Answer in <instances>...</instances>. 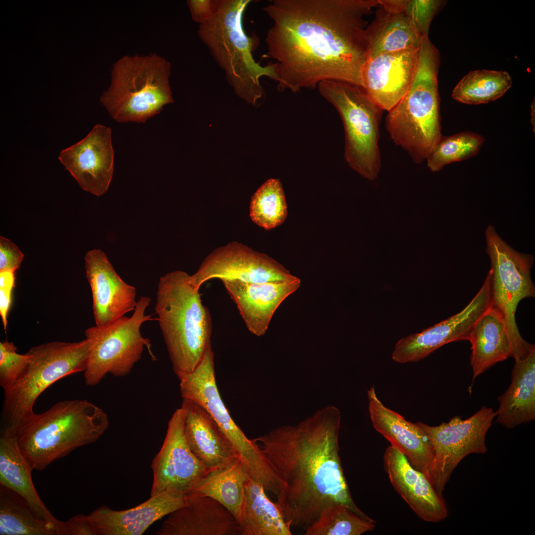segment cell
I'll list each match as a JSON object with an SVG mask.
<instances>
[{
	"instance_id": "6da1fadb",
	"label": "cell",
	"mask_w": 535,
	"mask_h": 535,
	"mask_svg": "<svg viewBox=\"0 0 535 535\" xmlns=\"http://www.w3.org/2000/svg\"><path fill=\"white\" fill-rule=\"evenodd\" d=\"M377 6V0H273L265 6L273 22L266 42L277 90L296 93L326 80L363 87L366 17Z\"/></svg>"
},
{
	"instance_id": "7a4b0ae2",
	"label": "cell",
	"mask_w": 535,
	"mask_h": 535,
	"mask_svg": "<svg viewBox=\"0 0 535 535\" xmlns=\"http://www.w3.org/2000/svg\"><path fill=\"white\" fill-rule=\"evenodd\" d=\"M341 415L319 410L296 426H283L252 440L280 482L276 496L285 522L305 530L326 506L342 504L374 520L355 503L339 454Z\"/></svg>"
},
{
	"instance_id": "3957f363",
	"label": "cell",
	"mask_w": 535,
	"mask_h": 535,
	"mask_svg": "<svg viewBox=\"0 0 535 535\" xmlns=\"http://www.w3.org/2000/svg\"><path fill=\"white\" fill-rule=\"evenodd\" d=\"M107 413L87 400L58 402L44 413L24 419L16 436L33 469H45L74 449L96 442L109 426Z\"/></svg>"
},
{
	"instance_id": "277c9868",
	"label": "cell",
	"mask_w": 535,
	"mask_h": 535,
	"mask_svg": "<svg viewBox=\"0 0 535 535\" xmlns=\"http://www.w3.org/2000/svg\"><path fill=\"white\" fill-rule=\"evenodd\" d=\"M190 276L179 270L167 273L156 292L157 321L179 379L195 370L211 345L210 314Z\"/></svg>"
},
{
	"instance_id": "5b68a950",
	"label": "cell",
	"mask_w": 535,
	"mask_h": 535,
	"mask_svg": "<svg viewBox=\"0 0 535 535\" xmlns=\"http://www.w3.org/2000/svg\"><path fill=\"white\" fill-rule=\"evenodd\" d=\"M438 50L428 36L424 37L411 84L385 119L394 143L402 148L416 163L426 160L441 137L437 75Z\"/></svg>"
},
{
	"instance_id": "8992f818",
	"label": "cell",
	"mask_w": 535,
	"mask_h": 535,
	"mask_svg": "<svg viewBox=\"0 0 535 535\" xmlns=\"http://www.w3.org/2000/svg\"><path fill=\"white\" fill-rule=\"evenodd\" d=\"M251 1L221 0L216 14L199 25L198 34L235 94L255 105L264 94L260 78L266 76L276 81L277 76L274 63L262 66L254 58L259 41L255 34L246 33L243 24L244 13Z\"/></svg>"
},
{
	"instance_id": "52a82bcc",
	"label": "cell",
	"mask_w": 535,
	"mask_h": 535,
	"mask_svg": "<svg viewBox=\"0 0 535 535\" xmlns=\"http://www.w3.org/2000/svg\"><path fill=\"white\" fill-rule=\"evenodd\" d=\"M171 64L156 54L122 56L113 65L109 88L100 101L118 122L145 123L173 103Z\"/></svg>"
},
{
	"instance_id": "ba28073f",
	"label": "cell",
	"mask_w": 535,
	"mask_h": 535,
	"mask_svg": "<svg viewBox=\"0 0 535 535\" xmlns=\"http://www.w3.org/2000/svg\"><path fill=\"white\" fill-rule=\"evenodd\" d=\"M317 87L342 120L346 161L363 177L375 179L381 165L378 140L383 110L361 86L343 81L326 80L321 82Z\"/></svg>"
},
{
	"instance_id": "9c48e42d",
	"label": "cell",
	"mask_w": 535,
	"mask_h": 535,
	"mask_svg": "<svg viewBox=\"0 0 535 535\" xmlns=\"http://www.w3.org/2000/svg\"><path fill=\"white\" fill-rule=\"evenodd\" d=\"M90 352V343L52 341L31 348L28 365L17 381L4 391L2 430L16 432L19 423L34 413L33 406L40 394L57 380L84 372Z\"/></svg>"
},
{
	"instance_id": "30bf717a",
	"label": "cell",
	"mask_w": 535,
	"mask_h": 535,
	"mask_svg": "<svg viewBox=\"0 0 535 535\" xmlns=\"http://www.w3.org/2000/svg\"><path fill=\"white\" fill-rule=\"evenodd\" d=\"M486 252L490 261L489 270L492 306L502 314L510 340L515 362L525 359L535 349L520 334L515 314L519 303L534 298L535 286L531 271L534 262L531 254L519 252L498 235L493 225L485 230Z\"/></svg>"
},
{
	"instance_id": "8fae6325",
	"label": "cell",
	"mask_w": 535,
	"mask_h": 535,
	"mask_svg": "<svg viewBox=\"0 0 535 535\" xmlns=\"http://www.w3.org/2000/svg\"><path fill=\"white\" fill-rule=\"evenodd\" d=\"M150 302V297L141 296L131 317L124 316L109 325H95L85 330L86 338L90 343L84 372L86 385H96L108 374L117 377L127 375L141 359L144 347L152 359H156L150 339L144 337L140 331L145 321L157 320L145 314Z\"/></svg>"
},
{
	"instance_id": "7c38bea8",
	"label": "cell",
	"mask_w": 535,
	"mask_h": 535,
	"mask_svg": "<svg viewBox=\"0 0 535 535\" xmlns=\"http://www.w3.org/2000/svg\"><path fill=\"white\" fill-rule=\"evenodd\" d=\"M495 417L491 408L483 406L464 420L456 416L435 426L417 422L433 449L430 482L439 494L442 495L453 472L466 456L487 452L485 437Z\"/></svg>"
},
{
	"instance_id": "4fadbf2b",
	"label": "cell",
	"mask_w": 535,
	"mask_h": 535,
	"mask_svg": "<svg viewBox=\"0 0 535 535\" xmlns=\"http://www.w3.org/2000/svg\"><path fill=\"white\" fill-rule=\"evenodd\" d=\"M182 407L172 414L162 446L151 465L153 481L150 496L170 492L186 495L211 470L194 455L184 431Z\"/></svg>"
},
{
	"instance_id": "5bb4252c",
	"label": "cell",
	"mask_w": 535,
	"mask_h": 535,
	"mask_svg": "<svg viewBox=\"0 0 535 535\" xmlns=\"http://www.w3.org/2000/svg\"><path fill=\"white\" fill-rule=\"evenodd\" d=\"M214 278L263 283L298 278L268 255L233 241L211 252L190 276V282L199 289L204 282Z\"/></svg>"
},
{
	"instance_id": "9a60e30c",
	"label": "cell",
	"mask_w": 535,
	"mask_h": 535,
	"mask_svg": "<svg viewBox=\"0 0 535 535\" xmlns=\"http://www.w3.org/2000/svg\"><path fill=\"white\" fill-rule=\"evenodd\" d=\"M489 273L479 292L459 313L420 333L399 340L392 359L399 363L416 362L448 343L468 341L476 322L492 306Z\"/></svg>"
},
{
	"instance_id": "2e32d148",
	"label": "cell",
	"mask_w": 535,
	"mask_h": 535,
	"mask_svg": "<svg viewBox=\"0 0 535 535\" xmlns=\"http://www.w3.org/2000/svg\"><path fill=\"white\" fill-rule=\"evenodd\" d=\"M58 159L83 190L97 196L103 195L114 170L111 129L96 125L82 140L62 150Z\"/></svg>"
},
{
	"instance_id": "e0dca14e",
	"label": "cell",
	"mask_w": 535,
	"mask_h": 535,
	"mask_svg": "<svg viewBox=\"0 0 535 535\" xmlns=\"http://www.w3.org/2000/svg\"><path fill=\"white\" fill-rule=\"evenodd\" d=\"M179 379L182 398L194 402L209 414L238 455L242 458L249 456L255 449V443L234 422L220 395L216 383L214 354L211 345L195 370Z\"/></svg>"
},
{
	"instance_id": "ac0fdd59",
	"label": "cell",
	"mask_w": 535,
	"mask_h": 535,
	"mask_svg": "<svg viewBox=\"0 0 535 535\" xmlns=\"http://www.w3.org/2000/svg\"><path fill=\"white\" fill-rule=\"evenodd\" d=\"M84 259L96 325H109L134 310L136 288L120 278L105 253L93 249L86 253Z\"/></svg>"
},
{
	"instance_id": "d6986e66",
	"label": "cell",
	"mask_w": 535,
	"mask_h": 535,
	"mask_svg": "<svg viewBox=\"0 0 535 535\" xmlns=\"http://www.w3.org/2000/svg\"><path fill=\"white\" fill-rule=\"evenodd\" d=\"M419 48L367 58L362 73L363 87L383 110L392 109L409 88L417 66Z\"/></svg>"
},
{
	"instance_id": "ffe728a7",
	"label": "cell",
	"mask_w": 535,
	"mask_h": 535,
	"mask_svg": "<svg viewBox=\"0 0 535 535\" xmlns=\"http://www.w3.org/2000/svg\"><path fill=\"white\" fill-rule=\"evenodd\" d=\"M383 464L393 487L420 518L432 523L446 518L448 511L442 496L397 447L390 445L386 448Z\"/></svg>"
},
{
	"instance_id": "44dd1931",
	"label": "cell",
	"mask_w": 535,
	"mask_h": 535,
	"mask_svg": "<svg viewBox=\"0 0 535 535\" xmlns=\"http://www.w3.org/2000/svg\"><path fill=\"white\" fill-rule=\"evenodd\" d=\"M369 411L375 429L397 447L430 482L434 451L427 435L417 423L407 421L384 405L374 386L368 390Z\"/></svg>"
},
{
	"instance_id": "7402d4cb",
	"label": "cell",
	"mask_w": 535,
	"mask_h": 535,
	"mask_svg": "<svg viewBox=\"0 0 535 535\" xmlns=\"http://www.w3.org/2000/svg\"><path fill=\"white\" fill-rule=\"evenodd\" d=\"M236 304L245 325L252 334H265L275 312L301 285V280L251 283L236 279H222Z\"/></svg>"
},
{
	"instance_id": "603a6c76",
	"label": "cell",
	"mask_w": 535,
	"mask_h": 535,
	"mask_svg": "<svg viewBox=\"0 0 535 535\" xmlns=\"http://www.w3.org/2000/svg\"><path fill=\"white\" fill-rule=\"evenodd\" d=\"M157 535H240L232 514L214 499L195 492L186 494V503L169 514Z\"/></svg>"
},
{
	"instance_id": "cb8c5ba5",
	"label": "cell",
	"mask_w": 535,
	"mask_h": 535,
	"mask_svg": "<svg viewBox=\"0 0 535 535\" xmlns=\"http://www.w3.org/2000/svg\"><path fill=\"white\" fill-rule=\"evenodd\" d=\"M186 503V495L166 492L121 511L103 506L88 515L97 535H141L154 523Z\"/></svg>"
},
{
	"instance_id": "d4e9b609",
	"label": "cell",
	"mask_w": 535,
	"mask_h": 535,
	"mask_svg": "<svg viewBox=\"0 0 535 535\" xmlns=\"http://www.w3.org/2000/svg\"><path fill=\"white\" fill-rule=\"evenodd\" d=\"M184 431L196 458L213 470L239 458L233 447L209 414L194 402L183 399Z\"/></svg>"
},
{
	"instance_id": "484cf974",
	"label": "cell",
	"mask_w": 535,
	"mask_h": 535,
	"mask_svg": "<svg viewBox=\"0 0 535 535\" xmlns=\"http://www.w3.org/2000/svg\"><path fill=\"white\" fill-rule=\"evenodd\" d=\"M34 470L22 453L16 433L2 431L0 436V485L22 496L40 518L54 523L59 535L62 521L52 514L41 499L33 484Z\"/></svg>"
},
{
	"instance_id": "4316f807",
	"label": "cell",
	"mask_w": 535,
	"mask_h": 535,
	"mask_svg": "<svg viewBox=\"0 0 535 535\" xmlns=\"http://www.w3.org/2000/svg\"><path fill=\"white\" fill-rule=\"evenodd\" d=\"M511 381L498 396L496 422L513 428L535 419V349L523 360L515 362Z\"/></svg>"
},
{
	"instance_id": "83f0119b",
	"label": "cell",
	"mask_w": 535,
	"mask_h": 535,
	"mask_svg": "<svg viewBox=\"0 0 535 535\" xmlns=\"http://www.w3.org/2000/svg\"><path fill=\"white\" fill-rule=\"evenodd\" d=\"M468 341L471 344V386L478 376L512 356L504 319L499 311L492 306L476 322Z\"/></svg>"
},
{
	"instance_id": "f1b7e54d",
	"label": "cell",
	"mask_w": 535,
	"mask_h": 535,
	"mask_svg": "<svg viewBox=\"0 0 535 535\" xmlns=\"http://www.w3.org/2000/svg\"><path fill=\"white\" fill-rule=\"evenodd\" d=\"M378 6L374 19L367 25L365 31L368 57L419 48L424 36L411 19L404 13H390Z\"/></svg>"
},
{
	"instance_id": "f546056e",
	"label": "cell",
	"mask_w": 535,
	"mask_h": 535,
	"mask_svg": "<svg viewBox=\"0 0 535 535\" xmlns=\"http://www.w3.org/2000/svg\"><path fill=\"white\" fill-rule=\"evenodd\" d=\"M262 484L250 478L245 485L240 535H291L279 505L268 498Z\"/></svg>"
},
{
	"instance_id": "4dcf8cb0",
	"label": "cell",
	"mask_w": 535,
	"mask_h": 535,
	"mask_svg": "<svg viewBox=\"0 0 535 535\" xmlns=\"http://www.w3.org/2000/svg\"><path fill=\"white\" fill-rule=\"evenodd\" d=\"M250 478L248 468L237 458L223 466L211 470L191 492L218 501L232 514L239 524L245 485Z\"/></svg>"
},
{
	"instance_id": "1f68e13d",
	"label": "cell",
	"mask_w": 535,
	"mask_h": 535,
	"mask_svg": "<svg viewBox=\"0 0 535 535\" xmlns=\"http://www.w3.org/2000/svg\"><path fill=\"white\" fill-rule=\"evenodd\" d=\"M0 535H59L58 527L35 513L20 494L0 485Z\"/></svg>"
},
{
	"instance_id": "d6a6232c",
	"label": "cell",
	"mask_w": 535,
	"mask_h": 535,
	"mask_svg": "<svg viewBox=\"0 0 535 535\" xmlns=\"http://www.w3.org/2000/svg\"><path fill=\"white\" fill-rule=\"evenodd\" d=\"M512 85V79L506 71L473 70L461 79L451 96L454 100L464 104H486L501 97Z\"/></svg>"
},
{
	"instance_id": "836d02e7",
	"label": "cell",
	"mask_w": 535,
	"mask_h": 535,
	"mask_svg": "<svg viewBox=\"0 0 535 535\" xmlns=\"http://www.w3.org/2000/svg\"><path fill=\"white\" fill-rule=\"evenodd\" d=\"M249 216L254 223L266 230L284 222L287 216V206L278 179H268L254 194L250 201Z\"/></svg>"
},
{
	"instance_id": "e575fe53",
	"label": "cell",
	"mask_w": 535,
	"mask_h": 535,
	"mask_svg": "<svg viewBox=\"0 0 535 535\" xmlns=\"http://www.w3.org/2000/svg\"><path fill=\"white\" fill-rule=\"evenodd\" d=\"M375 521L368 520L342 504L324 507L305 530L306 535H361L373 531Z\"/></svg>"
},
{
	"instance_id": "d590c367",
	"label": "cell",
	"mask_w": 535,
	"mask_h": 535,
	"mask_svg": "<svg viewBox=\"0 0 535 535\" xmlns=\"http://www.w3.org/2000/svg\"><path fill=\"white\" fill-rule=\"evenodd\" d=\"M484 141L482 136L471 132L441 136L426 160L427 166L431 171L437 172L449 163L474 157Z\"/></svg>"
},
{
	"instance_id": "8d00e7d4",
	"label": "cell",
	"mask_w": 535,
	"mask_h": 535,
	"mask_svg": "<svg viewBox=\"0 0 535 535\" xmlns=\"http://www.w3.org/2000/svg\"><path fill=\"white\" fill-rule=\"evenodd\" d=\"M13 342H0V385L4 391L10 388L27 368L30 356L20 354Z\"/></svg>"
},
{
	"instance_id": "74e56055",
	"label": "cell",
	"mask_w": 535,
	"mask_h": 535,
	"mask_svg": "<svg viewBox=\"0 0 535 535\" xmlns=\"http://www.w3.org/2000/svg\"><path fill=\"white\" fill-rule=\"evenodd\" d=\"M443 3L436 0H408L404 13L411 19L423 36H427L432 19Z\"/></svg>"
},
{
	"instance_id": "f35d334b",
	"label": "cell",
	"mask_w": 535,
	"mask_h": 535,
	"mask_svg": "<svg viewBox=\"0 0 535 535\" xmlns=\"http://www.w3.org/2000/svg\"><path fill=\"white\" fill-rule=\"evenodd\" d=\"M14 270L0 271V315L6 332L7 314L10 306L11 291L14 286Z\"/></svg>"
},
{
	"instance_id": "ab89813d",
	"label": "cell",
	"mask_w": 535,
	"mask_h": 535,
	"mask_svg": "<svg viewBox=\"0 0 535 535\" xmlns=\"http://www.w3.org/2000/svg\"><path fill=\"white\" fill-rule=\"evenodd\" d=\"M24 255L18 247L11 241L0 237V271H15L20 266Z\"/></svg>"
},
{
	"instance_id": "60d3db41",
	"label": "cell",
	"mask_w": 535,
	"mask_h": 535,
	"mask_svg": "<svg viewBox=\"0 0 535 535\" xmlns=\"http://www.w3.org/2000/svg\"><path fill=\"white\" fill-rule=\"evenodd\" d=\"M221 0H188L192 19L200 24L213 18L218 11Z\"/></svg>"
},
{
	"instance_id": "b9f144b4",
	"label": "cell",
	"mask_w": 535,
	"mask_h": 535,
	"mask_svg": "<svg viewBox=\"0 0 535 535\" xmlns=\"http://www.w3.org/2000/svg\"><path fill=\"white\" fill-rule=\"evenodd\" d=\"M61 535H97L88 515H77L63 521Z\"/></svg>"
},
{
	"instance_id": "7bdbcfd3",
	"label": "cell",
	"mask_w": 535,
	"mask_h": 535,
	"mask_svg": "<svg viewBox=\"0 0 535 535\" xmlns=\"http://www.w3.org/2000/svg\"><path fill=\"white\" fill-rule=\"evenodd\" d=\"M408 0H377L378 6L393 14L404 13Z\"/></svg>"
},
{
	"instance_id": "ee69618b",
	"label": "cell",
	"mask_w": 535,
	"mask_h": 535,
	"mask_svg": "<svg viewBox=\"0 0 535 535\" xmlns=\"http://www.w3.org/2000/svg\"><path fill=\"white\" fill-rule=\"evenodd\" d=\"M531 110H532L531 122H532V125L533 126L534 124H535V106H534V105H532ZM534 126H535L534 125Z\"/></svg>"
}]
</instances>
